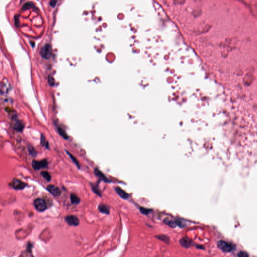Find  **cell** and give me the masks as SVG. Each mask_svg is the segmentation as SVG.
I'll return each mask as SVG.
<instances>
[{
  "mask_svg": "<svg viewBox=\"0 0 257 257\" xmlns=\"http://www.w3.org/2000/svg\"><path fill=\"white\" fill-rule=\"evenodd\" d=\"M217 245L218 248L225 252H230L234 249L233 245L224 241H220L217 242Z\"/></svg>",
  "mask_w": 257,
  "mask_h": 257,
  "instance_id": "obj_1",
  "label": "cell"
},
{
  "mask_svg": "<svg viewBox=\"0 0 257 257\" xmlns=\"http://www.w3.org/2000/svg\"><path fill=\"white\" fill-rule=\"evenodd\" d=\"M40 53L43 58L45 59L50 58L51 54H52V47H51V46L49 44H47L44 45L41 50Z\"/></svg>",
  "mask_w": 257,
  "mask_h": 257,
  "instance_id": "obj_2",
  "label": "cell"
},
{
  "mask_svg": "<svg viewBox=\"0 0 257 257\" xmlns=\"http://www.w3.org/2000/svg\"><path fill=\"white\" fill-rule=\"evenodd\" d=\"M34 205L36 209L39 211H43L47 208L45 201L41 198L36 199L34 201Z\"/></svg>",
  "mask_w": 257,
  "mask_h": 257,
  "instance_id": "obj_3",
  "label": "cell"
},
{
  "mask_svg": "<svg viewBox=\"0 0 257 257\" xmlns=\"http://www.w3.org/2000/svg\"><path fill=\"white\" fill-rule=\"evenodd\" d=\"M66 222L71 226H78L80 224L79 218L74 215H68L65 217Z\"/></svg>",
  "mask_w": 257,
  "mask_h": 257,
  "instance_id": "obj_4",
  "label": "cell"
},
{
  "mask_svg": "<svg viewBox=\"0 0 257 257\" xmlns=\"http://www.w3.org/2000/svg\"><path fill=\"white\" fill-rule=\"evenodd\" d=\"M47 190L54 196H59L60 194L61 191L60 189L54 185H50L47 187Z\"/></svg>",
  "mask_w": 257,
  "mask_h": 257,
  "instance_id": "obj_5",
  "label": "cell"
},
{
  "mask_svg": "<svg viewBox=\"0 0 257 257\" xmlns=\"http://www.w3.org/2000/svg\"><path fill=\"white\" fill-rule=\"evenodd\" d=\"M48 163L46 160H43L40 161H33L32 162L33 167L36 170H39L42 168H45L47 166Z\"/></svg>",
  "mask_w": 257,
  "mask_h": 257,
  "instance_id": "obj_6",
  "label": "cell"
},
{
  "mask_svg": "<svg viewBox=\"0 0 257 257\" xmlns=\"http://www.w3.org/2000/svg\"><path fill=\"white\" fill-rule=\"evenodd\" d=\"M27 184L18 179H14L12 182V186L15 189H23Z\"/></svg>",
  "mask_w": 257,
  "mask_h": 257,
  "instance_id": "obj_7",
  "label": "cell"
},
{
  "mask_svg": "<svg viewBox=\"0 0 257 257\" xmlns=\"http://www.w3.org/2000/svg\"><path fill=\"white\" fill-rule=\"evenodd\" d=\"M94 172H95V174L100 179H101V180L104 181H105L106 182H111V181L107 177V176L102 172H101L99 170H98V169H97V168L95 169V171H94Z\"/></svg>",
  "mask_w": 257,
  "mask_h": 257,
  "instance_id": "obj_8",
  "label": "cell"
},
{
  "mask_svg": "<svg viewBox=\"0 0 257 257\" xmlns=\"http://www.w3.org/2000/svg\"><path fill=\"white\" fill-rule=\"evenodd\" d=\"M13 128L17 131H22L24 128V125L20 121L15 119L12 122Z\"/></svg>",
  "mask_w": 257,
  "mask_h": 257,
  "instance_id": "obj_9",
  "label": "cell"
},
{
  "mask_svg": "<svg viewBox=\"0 0 257 257\" xmlns=\"http://www.w3.org/2000/svg\"><path fill=\"white\" fill-rule=\"evenodd\" d=\"M115 191H116L117 194L123 199H127L129 197V195L119 187H115Z\"/></svg>",
  "mask_w": 257,
  "mask_h": 257,
  "instance_id": "obj_10",
  "label": "cell"
},
{
  "mask_svg": "<svg viewBox=\"0 0 257 257\" xmlns=\"http://www.w3.org/2000/svg\"><path fill=\"white\" fill-rule=\"evenodd\" d=\"M98 210L100 212L106 214H109L110 212L109 207L106 204L99 205L98 207Z\"/></svg>",
  "mask_w": 257,
  "mask_h": 257,
  "instance_id": "obj_11",
  "label": "cell"
},
{
  "mask_svg": "<svg viewBox=\"0 0 257 257\" xmlns=\"http://www.w3.org/2000/svg\"><path fill=\"white\" fill-rule=\"evenodd\" d=\"M70 199H71V203L72 204H78L80 201V198L78 196H77L76 194H73V193H71V195H70Z\"/></svg>",
  "mask_w": 257,
  "mask_h": 257,
  "instance_id": "obj_12",
  "label": "cell"
},
{
  "mask_svg": "<svg viewBox=\"0 0 257 257\" xmlns=\"http://www.w3.org/2000/svg\"><path fill=\"white\" fill-rule=\"evenodd\" d=\"M66 152L67 153V154L69 155L70 158L71 159V160H72L73 162L77 166V167H78L79 168H80V163H79V161H78V160H77V159L74 156H73L71 153L68 152L67 151H66Z\"/></svg>",
  "mask_w": 257,
  "mask_h": 257,
  "instance_id": "obj_13",
  "label": "cell"
},
{
  "mask_svg": "<svg viewBox=\"0 0 257 257\" xmlns=\"http://www.w3.org/2000/svg\"><path fill=\"white\" fill-rule=\"evenodd\" d=\"M41 175L46 181L49 182L51 180V176L47 171L42 172Z\"/></svg>",
  "mask_w": 257,
  "mask_h": 257,
  "instance_id": "obj_14",
  "label": "cell"
},
{
  "mask_svg": "<svg viewBox=\"0 0 257 257\" xmlns=\"http://www.w3.org/2000/svg\"><path fill=\"white\" fill-rule=\"evenodd\" d=\"M92 190L96 194L99 196L100 197L102 196V193H101V191L100 190L99 187L97 186H96L95 185H93L92 186Z\"/></svg>",
  "mask_w": 257,
  "mask_h": 257,
  "instance_id": "obj_15",
  "label": "cell"
},
{
  "mask_svg": "<svg viewBox=\"0 0 257 257\" xmlns=\"http://www.w3.org/2000/svg\"><path fill=\"white\" fill-rule=\"evenodd\" d=\"M58 131L59 134L60 135V136H62L63 138H64L65 139H68V136L67 134H66V133L65 131L62 129V128H58Z\"/></svg>",
  "mask_w": 257,
  "mask_h": 257,
  "instance_id": "obj_16",
  "label": "cell"
},
{
  "mask_svg": "<svg viewBox=\"0 0 257 257\" xmlns=\"http://www.w3.org/2000/svg\"><path fill=\"white\" fill-rule=\"evenodd\" d=\"M140 210L141 213L144 214H148L152 211V210H151V209L144 208H140Z\"/></svg>",
  "mask_w": 257,
  "mask_h": 257,
  "instance_id": "obj_17",
  "label": "cell"
},
{
  "mask_svg": "<svg viewBox=\"0 0 257 257\" xmlns=\"http://www.w3.org/2000/svg\"><path fill=\"white\" fill-rule=\"evenodd\" d=\"M34 6V4L32 3H26L23 7V10H26L29 9L30 8H33Z\"/></svg>",
  "mask_w": 257,
  "mask_h": 257,
  "instance_id": "obj_18",
  "label": "cell"
},
{
  "mask_svg": "<svg viewBox=\"0 0 257 257\" xmlns=\"http://www.w3.org/2000/svg\"><path fill=\"white\" fill-rule=\"evenodd\" d=\"M180 242L181 243L182 246H183L184 247H186V246H188L189 245V241L188 240H187L185 238L182 239L180 241Z\"/></svg>",
  "mask_w": 257,
  "mask_h": 257,
  "instance_id": "obj_19",
  "label": "cell"
},
{
  "mask_svg": "<svg viewBox=\"0 0 257 257\" xmlns=\"http://www.w3.org/2000/svg\"><path fill=\"white\" fill-rule=\"evenodd\" d=\"M48 82H49V83L50 84V85H51V86H53L55 84V80L54 79V78H53V77L51 76H49V78H48Z\"/></svg>",
  "mask_w": 257,
  "mask_h": 257,
  "instance_id": "obj_20",
  "label": "cell"
},
{
  "mask_svg": "<svg viewBox=\"0 0 257 257\" xmlns=\"http://www.w3.org/2000/svg\"><path fill=\"white\" fill-rule=\"evenodd\" d=\"M28 149H29V151L30 153L32 155L35 156L36 155V152L35 151V150H34V149L33 147H29L28 148Z\"/></svg>",
  "mask_w": 257,
  "mask_h": 257,
  "instance_id": "obj_21",
  "label": "cell"
},
{
  "mask_svg": "<svg viewBox=\"0 0 257 257\" xmlns=\"http://www.w3.org/2000/svg\"><path fill=\"white\" fill-rule=\"evenodd\" d=\"M238 256L239 257H248L249 255L248 254H247V253L246 252H240L239 254H238Z\"/></svg>",
  "mask_w": 257,
  "mask_h": 257,
  "instance_id": "obj_22",
  "label": "cell"
},
{
  "mask_svg": "<svg viewBox=\"0 0 257 257\" xmlns=\"http://www.w3.org/2000/svg\"><path fill=\"white\" fill-rule=\"evenodd\" d=\"M56 3H57L56 0H51V1L50 2V5L51 7H54L55 6Z\"/></svg>",
  "mask_w": 257,
  "mask_h": 257,
  "instance_id": "obj_23",
  "label": "cell"
},
{
  "mask_svg": "<svg viewBox=\"0 0 257 257\" xmlns=\"http://www.w3.org/2000/svg\"><path fill=\"white\" fill-rule=\"evenodd\" d=\"M41 143L42 145H44L45 144V138L43 135H41Z\"/></svg>",
  "mask_w": 257,
  "mask_h": 257,
  "instance_id": "obj_24",
  "label": "cell"
}]
</instances>
